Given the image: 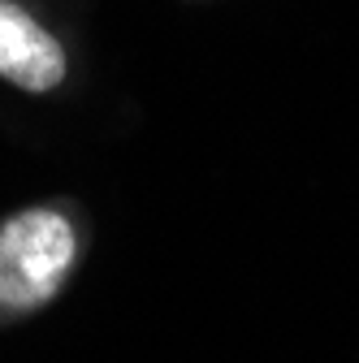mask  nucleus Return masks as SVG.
I'll list each match as a JSON object with an SVG mask.
<instances>
[{
  "label": "nucleus",
  "mask_w": 359,
  "mask_h": 363,
  "mask_svg": "<svg viewBox=\"0 0 359 363\" xmlns=\"http://www.w3.org/2000/svg\"><path fill=\"white\" fill-rule=\"evenodd\" d=\"M78 259L74 225L53 208H26L0 225V307L35 311L70 277Z\"/></svg>",
  "instance_id": "obj_1"
},
{
  "label": "nucleus",
  "mask_w": 359,
  "mask_h": 363,
  "mask_svg": "<svg viewBox=\"0 0 359 363\" xmlns=\"http://www.w3.org/2000/svg\"><path fill=\"white\" fill-rule=\"evenodd\" d=\"M0 74L26 91H53L65 78L61 43L13 0H0Z\"/></svg>",
  "instance_id": "obj_2"
}]
</instances>
